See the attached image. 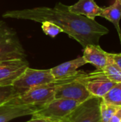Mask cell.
<instances>
[{
  "label": "cell",
  "mask_w": 121,
  "mask_h": 122,
  "mask_svg": "<svg viewBox=\"0 0 121 122\" xmlns=\"http://www.w3.org/2000/svg\"><path fill=\"white\" fill-rule=\"evenodd\" d=\"M121 121V107L113 114L109 122H120Z\"/></svg>",
  "instance_id": "obj_21"
},
{
  "label": "cell",
  "mask_w": 121,
  "mask_h": 122,
  "mask_svg": "<svg viewBox=\"0 0 121 122\" xmlns=\"http://www.w3.org/2000/svg\"><path fill=\"white\" fill-rule=\"evenodd\" d=\"M82 72L83 71H79L73 79L59 84L56 89L55 99H71L83 103L93 97L80 79Z\"/></svg>",
  "instance_id": "obj_6"
},
{
  "label": "cell",
  "mask_w": 121,
  "mask_h": 122,
  "mask_svg": "<svg viewBox=\"0 0 121 122\" xmlns=\"http://www.w3.org/2000/svg\"><path fill=\"white\" fill-rule=\"evenodd\" d=\"M49 69H35L29 68L13 83L12 86L19 95L36 87L56 81Z\"/></svg>",
  "instance_id": "obj_4"
},
{
  "label": "cell",
  "mask_w": 121,
  "mask_h": 122,
  "mask_svg": "<svg viewBox=\"0 0 121 122\" xmlns=\"http://www.w3.org/2000/svg\"></svg>",
  "instance_id": "obj_25"
},
{
  "label": "cell",
  "mask_w": 121,
  "mask_h": 122,
  "mask_svg": "<svg viewBox=\"0 0 121 122\" xmlns=\"http://www.w3.org/2000/svg\"><path fill=\"white\" fill-rule=\"evenodd\" d=\"M78 73L71 77L58 79L53 82L32 89L24 94L16 96L6 104L11 105H32L41 108L55 99L56 89L59 84L71 80Z\"/></svg>",
  "instance_id": "obj_2"
},
{
  "label": "cell",
  "mask_w": 121,
  "mask_h": 122,
  "mask_svg": "<svg viewBox=\"0 0 121 122\" xmlns=\"http://www.w3.org/2000/svg\"><path fill=\"white\" fill-rule=\"evenodd\" d=\"M19 95L13 86H0V107Z\"/></svg>",
  "instance_id": "obj_18"
},
{
  "label": "cell",
  "mask_w": 121,
  "mask_h": 122,
  "mask_svg": "<svg viewBox=\"0 0 121 122\" xmlns=\"http://www.w3.org/2000/svg\"><path fill=\"white\" fill-rule=\"evenodd\" d=\"M85 64L86 62L83 56H79L51 69V72L56 80L67 79L76 75L78 72V69Z\"/></svg>",
  "instance_id": "obj_12"
},
{
  "label": "cell",
  "mask_w": 121,
  "mask_h": 122,
  "mask_svg": "<svg viewBox=\"0 0 121 122\" xmlns=\"http://www.w3.org/2000/svg\"><path fill=\"white\" fill-rule=\"evenodd\" d=\"M104 74L114 83H121V69L114 63H111L101 69Z\"/></svg>",
  "instance_id": "obj_17"
},
{
  "label": "cell",
  "mask_w": 121,
  "mask_h": 122,
  "mask_svg": "<svg viewBox=\"0 0 121 122\" xmlns=\"http://www.w3.org/2000/svg\"><path fill=\"white\" fill-rule=\"evenodd\" d=\"M39 109L32 105H11L5 103L0 107V122H9L16 118L32 115Z\"/></svg>",
  "instance_id": "obj_11"
},
{
  "label": "cell",
  "mask_w": 121,
  "mask_h": 122,
  "mask_svg": "<svg viewBox=\"0 0 121 122\" xmlns=\"http://www.w3.org/2000/svg\"><path fill=\"white\" fill-rule=\"evenodd\" d=\"M68 9L72 13L95 19L100 16L103 8L100 7L94 0H78L75 4L68 6Z\"/></svg>",
  "instance_id": "obj_13"
},
{
  "label": "cell",
  "mask_w": 121,
  "mask_h": 122,
  "mask_svg": "<svg viewBox=\"0 0 121 122\" xmlns=\"http://www.w3.org/2000/svg\"><path fill=\"white\" fill-rule=\"evenodd\" d=\"M100 16L103 17L113 24L121 42V29L120 21L121 19V0H115L109 6L103 8Z\"/></svg>",
  "instance_id": "obj_14"
},
{
  "label": "cell",
  "mask_w": 121,
  "mask_h": 122,
  "mask_svg": "<svg viewBox=\"0 0 121 122\" xmlns=\"http://www.w3.org/2000/svg\"><path fill=\"white\" fill-rule=\"evenodd\" d=\"M26 59L25 51L16 32L0 21V62Z\"/></svg>",
  "instance_id": "obj_3"
},
{
  "label": "cell",
  "mask_w": 121,
  "mask_h": 122,
  "mask_svg": "<svg viewBox=\"0 0 121 122\" xmlns=\"http://www.w3.org/2000/svg\"><path fill=\"white\" fill-rule=\"evenodd\" d=\"M113 62L121 69V53H111Z\"/></svg>",
  "instance_id": "obj_20"
},
{
  "label": "cell",
  "mask_w": 121,
  "mask_h": 122,
  "mask_svg": "<svg viewBox=\"0 0 121 122\" xmlns=\"http://www.w3.org/2000/svg\"><path fill=\"white\" fill-rule=\"evenodd\" d=\"M101 99L93 97L80 104L66 118L68 122H101Z\"/></svg>",
  "instance_id": "obj_8"
},
{
  "label": "cell",
  "mask_w": 121,
  "mask_h": 122,
  "mask_svg": "<svg viewBox=\"0 0 121 122\" xmlns=\"http://www.w3.org/2000/svg\"><path fill=\"white\" fill-rule=\"evenodd\" d=\"M49 121L45 119H41V118H38V117H32L31 120L26 122H46Z\"/></svg>",
  "instance_id": "obj_22"
},
{
  "label": "cell",
  "mask_w": 121,
  "mask_h": 122,
  "mask_svg": "<svg viewBox=\"0 0 121 122\" xmlns=\"http://www.w3.org/2000/svg\"><path fill=\"white\" fill-rule=\"evenodd\" d=\"M121 108L120 107L114 106L110 104H107L103 101H101L100 103V115L101 122H109L113 114Z\"/></svg>",
  "instance_id": "obj_16"
},
{
  "label": "cell",
  "mask_w": 121,
  "mask_h": 122,
  "mask_svg": "<svg viewBox=\"0 0 121 122\" xmlns=\"http://www.w3.org/2000/svg\"><path fill=\"white\" fill-rule=\"evenodd\" d=\"M29 66L26 59L0 62V86H12Z\"/></svg>",
  "instance_id": "obj_9"
},
{
  "label": "cell",
  "mask_w": 121,
  "mask_h": 122,
  "mask_svg": "<svg viewBox=\"0 0 121 122\" xmlns=\"http://www.w3.org/2000/svg\"><path fill=\"white\" fill-rule=\"evenodd\" d=\"M101 99L107 104L121 107V83L116 84Z\"/></svg>",
  "instance_id": "obj_15"
},
{
  "label": "cell",
  "mask_w": 121,
  "mask_h": 122,
  "mask_svg": "<svg viewBox=\"0 0 121 122\" xmlns=\"http://www.w3.org/2000/svg\"><path fill=\"white\" fill-rule=\"evenodd\" d=\"M2 16L41 23L46 21L53 22L83 48L90 44L98 45L100 39L109 32L107 27L98 23L95 19L72 13L68 11V6L61 3L56 4L54 8L39 6L6 11Z\"/></svg>",
  "instance_id": "obj_1"
},
{
  "label": "cell",
  "mask_w": 121,
  "mask_h": 122,
  "mask_svg": "<svg viewBox=\"0 0 121 122\" xmlns=\"http://www.w3.org/2000/svg\"><path fill=\"white\" fill-rule=\"evenodd\" d=\"M41 29L46 35L50 36L51 37H55L60 33L63 32V30L58 26L48 21L42 22Z\"/></svg>",
  "instance_id": "obj_19"
},
{
  "label": "cell",
  "mask_w": 121,
  "mask_h": 122,
  "mask_svg": "<svg viewBox=\"0 0 121 122\" xmlns=\"http://www.w3.org/2000/svg\"><path fill=\"white\" fill-rule=\"evenodd\" d=\"M80 79L93 97L101 99L116 84L110 80L101 69H96L89 73L83 71Z\"/></svg>",
  "instance_id": "obj_7"
},
{
  "label": "cell",
  "mask_w": 121,
  "mask_h": 122,
  "mask_svg": "<svg viewBox=\"0 0 121 122\" xmlns=\"http://www.w3.org/2000/svg\"><path fill=\"white\" fill-rule=\"evenodd\" d=\"M58 122H68V119H67L66 118H64L63 119H62V120H60V121H58Z\"/></svg>",
  "instance_id": "obj_23"
},
{
  "label": "cell",
  "mask_w": 121,
  "mask_h": 122,
  "mask_svg": "<svg viewBox=\"0 0 121 122\" xmlns=\"http://www.w3.org/2000/svg\"><path fill=\"white\" fill-rule=\"evenodd\" d=\"M58 121H53V120H49V121H48V122H58Z\"/></svg>",
  "instance_id": "obj_24"
},
{
  "label": "cell",
  "mask_w": 121,
  "mask_h": 122,
  "mask_svg": "<svg viewBox=\"0 0 121 122\" xmlns=\"http://www.w3.org/2000/svg\"><path fill=\"white\" fill-rule=\"evenodd\" d=\"M81 103L71 99H54L34 112L32 117L60 121L68 116Z\"/></svg>",
  "instance_id": "obj_5"
},
{
  "label": "cell",
  "mask_w": 121,
  "mask_h": 122,
  "mask_svg": "<svg viewBox=\"0 0 121 122\" xmlns=\"http://www.w3.org/2000/svg\"><path fill=\"white\" fill-rule=\"evenodd\" d=\"M83 58L86 64L93 65L96 69H102L113 62L111 53L104 51L99 44H90L84 47Z\"/></svg>",
  "instance_id": "obj_10"
}]
</instances>
